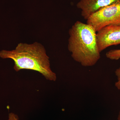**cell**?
Segmentation results:
<instances>
[{"mask_svg":"<svg viewBox=\"0 0 120 120\" xmlns=\"http://www.w3.org/2000/svg\"><path fill=\"white\" fill-rule=\"evenodd\" d=\"M0 57L3 59L13 60L14 69L16 71L22 69L33 70L41 73L47 80L53 82L56 80V75L50 68L49 57L41 43H20L15 49L0 52Z\"/></svg>","mask_w":120,"mask_h":120,"instance_id":"1","label":"cell"},{"mask_svg":"<svg viewBox=\"0 0 120 120\" xmlns=\"http://www.w3.org/2000/svg\"><path fill=\"white\" fill-rule=\"evenodd\" d=\"M68 49L73 60L84 67H92L101 58L97 31L90 24L77 21L69 30Z\"/></svg>","mask_w":120,"mask_h":120,"instance_id":"2","label":"cell"},{"mask_svg":"<svg viewBox=\"0 0 120 120\" xmlns=\"http://www.w3.org/2000/svg\"><path fill=\"white\" fill-rule=\"evenodd\" d=\"M87 23L97 32L110 25L120 26V1L99 10L88 17Z\"/></svg>","mask_w":120,"mask_h":120,"instance_id":"3","label":"cell"},{"mask_svg":"<svg viewBox=\"0 0 120 120\" xmlns=\"http://www.w3.org/2000/svg\"><path fill=\"white\" fill-rule=\"evenodd\" d=\"M97 45L99 52L107 47L120 44V26L110 25L97 32Z\"/></svg>","mask_w":120,"mask_h":120,"instance_id":"4","label":"cell"},{"mask_svg":"<svg viewBox=\"0 0 120 120\" xmlns=\"http://www.w3.org/2000/svg\"><path fill=\"white\" fill-rule=\"evenodd\" d=\"M120 1V0H80L76 6L81 10L82 17L87 20L99 10Z\"/></svg>","mask_w":120,"mask_h":120,"instance_id":"5","label":"cell"},{"mask_svg":"<svg viewBox=\"0 0 120 120\" xmlns=\"http://www.w3.org/2000/svg\"><path fill=\"white\" fill-rule=\"evenodd\" d=\"M106 57L112 60H118L120 59V49L109 50L106 54Z\"/></svg>","mask_w":120,"mask_h":120,"instance_id":"6","label":"cell"},{"mask_svg":"<svg viewBox=\"0 0 120 120\" xmlns=\"http://www.w3.org/2000/svg\"><path fill=\"white\" fill-rule=\"evenodd\" d=\"M117 78V81L115 83V86L118 90H120V67L117 69L115 71Z\"/></svg>","mask_w":120,"mask_h":120,"instance_id":"7","label":"cell"},{"mask_svg":"<svg viewBox=\"0 0 120 120\" xmlns=\"http://www.w3.org/2000/svg\"><path fill=\"white\" fill-rule=\"evenodd\" d=\"M8 120H19L18 116L13 113L9 114Z\"/></svg>","mask_w":120,"mask_h":120,"instance_id":"8","label":"cell"},{"mask_svg":"<svg viewBox=\"0 0 120 120\" xmlns=\"http://www.w3.org/2000/svg\"><path fill=\"white\" fill-rule=\"evenodd\" d=\"M117 120H120V111L119 112V113H118V117H117Z\"/></svg>","mask_w":120,"mask_h":120,"instance_id":"9","label":"cell"}]
</instances>
